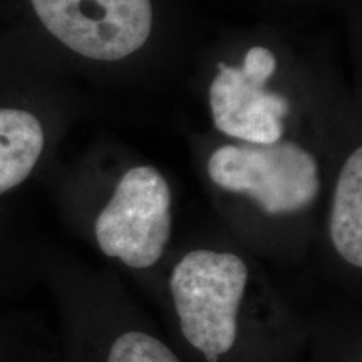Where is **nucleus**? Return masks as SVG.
<instances>
[{
	"label": "nucleus",
	"mask_w": 362,
	"mask_h": 362,
	"mask_svg": "<svg viewBox=\"0 0 362 362\" xmlns=\"http://www.w3.org/2000/svg\"><path fill=\"white\" fill-rule=\"evenodd\" d=\"M107 362H180V359L153 336L126 332L112 344Z\"/></svg>",
	"instance_id": "6e6552de"
},
{
	"label": "nucleus",
	"mask_w": 362,
	"mask_h": 362,
	"mask_svg": "<svg viewBox=\"0 0 362 362\" xmlns=\"http://www.w3.org/2000/svg\"><path fill=\"white\" fill-rule=\"evenodd\" d=\"M248 282L245 262L233 253L194 250L173 269L170 288L181 332L216 362L237 341V314Z\"/></svg>",
	"instance_id": "f257e3e1"
},
{
	"label": "nucleus",
	"mask_w": 362,
	"mask_h": 362,
	"mask_svg": "<svg viewBox=\"0 0 362 362\" xmlns=\"http://www.w3.org/2000/svg\"><path fill=\"white\" fill-rule=\"evenodd\" d=\"M277 61L265 47H252L242 67L220 64L210 86V106L216 129L253 144L280 141L288 101L264 86Z\"/></svg>",
	"instance_id": "39448f33"
},
{
	"label": "nucleus",
	"mask_w": 362,
	"mask_h": 362,
	"mask_svg": "<svg viewBox=\"0 0 362 362\" xmlns=\"http://www.w3.org/2000/svg\"><path fill=\"white\" fill-rule=\"evenodd\" d=\"M171 194L151 166L126 171L96 220L98 245L133 269H148L165 253L171 232Z\"/></svg>",
	"instance_id": "7ed1b4c3"
},
{
	"label": "nucleus",
	"mask_w": 362,
	"mask_h": 362,
	"mask_svg": "<svg viewBox=\"0 0 362 362\" xmlns=\"http://www.w3.org/2000/svg\"><path fill=\"white\" fill-rule=\"evenodd\" d=\"M44 128L33 112L0 107V194L29 178L42 156Z\"/></svg>",
	"instance_id": "423d86ee"
},
{
	"label": "nucleus",
	"mask_w": 362,
	"mask_h": 362,
	"mask_svg": "<svg viewBox=\"0 0 362 362\" xmlns=\"http://www.w3.org/2000/svg\"><path fill=\"white\" fill-rule=\"evenodd\" d=\"M220 188L250 197L269 215L296 214L319 194L315 158L296 143L226 144L208 160Z\"/></svg>",
	"instance_id": "f03ea898"
},
{
	"label": "nucleus",
	"mask_w": 362,
	"mask_h": 362,
	"mask_svg": "<svg viewBox=\"0 0 362 362\" xmlns=\"http://www.w3.org/2000/svg\"><path fill=\"white\" fill-rule=\"evenodd\" d=\"M54 37L96 61H121L151 34V0H30Z\"/></svg>",
	"instance_id": "20e7f679"
},
{
	"label": "nucleus",
	"mask_w": 362,
	"mask_h": 362,
	"mask_svg": "<svg viewBox=\"0 0 362 362\" xmlns=\"http://www.w3.org/2000/svg\"><path fill=\"white\" fill-rule=\"evenodd\" d=\"M330 238L344 260L362 267V149L347 158L334 193Z\"/></svg>",
	"instance_id": "0eeeda50"
}]
</instances>
